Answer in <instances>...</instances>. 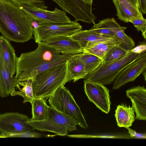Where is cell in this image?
<instances>
[{
    "label": "cell",
    "mask_w": 146,
    "mask_h": 146,
    "mask_svg": "<svg viewBox=\"0 0 146 146\" xmlns=\"http://www.w3.org/2000/svg\"><path fill=\"white\" fill-rule=\"evenodd\" d=\"M73 55L61 54L58 56L36 68L32 69L17 77H15L18 82H23L32 79L36 75L52 67L67 62Z\"/></svg>",
    "instance_id": "cell-16"
},
{
    "label": "cell",
    "mask_w": 146,
    "mask_h": 146,
    "mask_svg": "<svg viewBox=\"0 0 146 146\" xmlns=\"http://www.w3.org/2000/svg\"><path fill=\"white\" fill-rule=\"evenodd\" d=\"M115 117L118 126L125 128L131 127L135 119L134 111L132 107L123 104L117 106Z\"/></svg>",
    "instance_id": "cell-22"
},
{
    "label": "cell",
    "mask_w": 146,
    "mask_h": 146,
    "mask_svg": "<svg viewBox=\"0 0 146 146\" xmlns=\"http://www.w3.org/2000/svg\"><path fill=\"white\" fill-rule=\"evenodd\" d=\"M82 30V27L76 21L66 23H42L33 28L35 42H45L50 39L60 36H71Z\"/></svg>",
    "instance_id": "cell-7"
},
{
    "label": "cell",
    "mask_w": 146,
    "mask_h": 146,
    "mask_svg": "<svg viewBox=\"0 0 146 146\" xmlns=\"http://www.w3.org/2000/svg\"><path fill=\"white\" fill-rule=\"evenodd\" d=\"M132 23L138 31H141L144 38H146V19L143 17H135L129 21Z\"/></svg>",
    "instance_id": "cell-29"
},
{
    "label": "cell",
    "mask_w": 146,
    "mask_h": 146,
    "mask_svg": "<svg viewBox=\"0 0 146 146\" xmlns=\"http://www.w3.org/2000/svg\"><path fill=\"white\" fill-rule=\"evenodd\" d=\"M84 2L90 4H92L93 0H81Z\"/></svg>",
    "instance_id": "cell-37"
},
{
    "label": "cell",
    "mask_w": 146,
    "mask_h": 146,
    "mask_svg": "<svg viewBox=\"0 0 146 146\" xmlns=\"http://www.w3.org/2000/svg\"><path fill=\"white\" fill-rule=\"evenodd\" d=\"M120 44V42L115 38L107 41L89 43L83 48L82 52L95 55L102 60L111 48Z\"/></svg>",
    "instance_id": "cell-18"
},
{
    "label": "cell",
    "mask_w": 146,
    "mask_h": 146,
    "mask_svg": "<svg viewBox=\"0 0 146 146\" xmlns=\"http://www.w3.org/2000/svg\"><path fill=\"white\" fill-rule=\"evenodd\" d=\"M17 4H27L34 5L38 8L47 9L48 7L44 3L46 0H10Z\"/></svg>",
    "instance_id": "cell-31"
},
{
    "label": "cell",
    "mask_w": 146,
    "mask_h": 146,
    "mask_svg": "<svg viewBox=\"0 0 146 146\" xmlns=\"http://www.w3.org/2000/svg\"><path fill=\"white\" fill-rule=\"evenodd\" d=\"M32 105V117L31 119L35 121L47 119L48 117L49 106L46 100L42 98H36L31 103Z\"/></svg>",
    "instance_id": "cell-23"
},
{
    "label": "cell",
    "mask_w": 146,
    "mask_h": 146,
    "mask_svg": "<svg viewBox=\"0 0 146 146\" xmlns=\"http://www.w3.org/2000/svg\"><path fill=\"white\" fill-rule=\"evenodd\" d=\"M32 19L18 4L10 0H0V32L10 42H24L33 35Z\"/></svg>",
    "instance_id": "cell-1"
},
{
    "label": "cell",
    "mask_w": 146,
    "mask_h": 146,
    "mask_svg": "<svg viewBox=\"0 0 146 146\" xmlns=\"http://www.w3.org/2000/svg\"><path fill=\"white\" fill-rule=\"evenodd\" d=\"M27 122L34 129L52 132L60 136H65L77 129V125L74 121L50 106L47 119L35 121L29 118Z\"/></svg>",
    "instance_id": "cell-6"
},
{
    "label": "cell",
    "mask_w": 146,
    "mask_h": 146,
    "mask_svg": "<svg viewBox=\"0 0 146 146\" xmlns=\"http://www.w3.org/2000/svg\"><path fill=\"white\" fill-rule=\"evenodd\" d=\"M139 6L138 10L139 12L143 14L146 13V0H139Z\"/></svg>",
    "instance_id": "cell-35"
},
{
    "label": "cell",
    "mask_w": 146,
    "mask_h": 146,
    "mask_svg": "<svg viewBox=\"0 0 146 146\" xmlns=\"http://www.w3.org/2000/svg\"><path fill=\"white\" fill-rule=\"evenodd\" d=\"M56 3L63 10L71 15L77 21L93 24L96 17L92 13V5L81 0H51Z\"/></svg>",
    "instance_id": "cell-9"
},
{
    "label": "cell",
    "mask_w": 146,
    "mask_h": 146,
    "mask_svg": "<svg viewBox=\"0 0 146 146\" xmlns=\"http://www.w3.org/2000/svg\"><path fill=\"white\" fill-rule=\"evenodd\" d=\"M126 128L128 130L129 133L131 137L137 138L146 139L145 134L137 133L135 131L131 129L129 127H127Z\"/></svg>",
    "instance_id": "cell-34"
},
{
    "label": "cell",
    "mask_w": 146,
    "mask_h": 146,
    "mask_svg": "<svg viewBox=\"0 0 146 146\" xmlns=\"http://www.w3.org/2000/svg\"><path fill=\"white\" fill-rule=\"evenodd\" d=\"M70 36L77 42L83 49L89 43L107 41L115 38L95 33L90 29L82 30Z\"/></svg>",
    "instance_id": "cell-20"
},
{
    "label": "cell",
    "mask_w": 146,
    "mask_h": 146,
    "mask_svg": "<svg viewBox=\"0 0 146 146\" xmlns=\"http://www.w3.org/2000/svg\"><path fill=\"white\" fill-rule=\"evenodd\" d=\"M48 98L50 106L70 118L77 125L84 129L88 127L80 107L64 86L59 87Z\"/></svg>",
    "instance_id": "cell-3"
},
{
    "label": "cell",
    "mask_w": 146,
    "mask_h": 146,
    "mask_svg": "<svg viewBox=\"0 0 146 146\" xmlns=\"http://www.w3.org/2000/svg\"><path fill=\"white\" fill-rule=\"evenodd\" d=\"M129 52L121 47L119 44L117 45L108 52L102 60V63L108 64L120 59L124 57Z\"/></svg>",
    "instance_id": "cell-27"
},
{
    "label": "cell",
    "mask_w": 146,
    "mask_h": 146,
    "mask_svg": "<svg viewBox=\"0 0 146 146\" xmlns=\"http://www.w3.org/2000/svg\"><path fill=\"white\" fill-rule=\"evenodd\" d=\"M29 119L27 115L17 112L0 114L1 134L18 133L34 130L27 122Z\"/></svg>",
    "instance_id": "cell-10"
},
{
    "label": "cell",
    "mask_w": 146,
    "mask_h": 146,
    "mask_svg": "<svg viewBox=\"0 0 146 146\" xmlns=\"http://www.w3.org/2000/svg\"><path fill=\"white\" fill-rule=\"evenodd\" d=\"M32 80L29 79L23 82H18L15 88L12 90L10 95L12 96H19L23 98V103L32 102L35 97L33 95L32 87Z\"/></svg>",
    "instance_id": "cell-24"
},
{
    "label": "cell",
    "mask_w": 146,
    "mask_h": 146,
    "mask_svg": "<svg viewBox=\"0 0 146 146\" xmlns=\"http://www.w3.org/2000/svg\"><path fill=\"white\" fill-rule=\"evenodd\" d=\"M35 98L46 100L60 86L70 82L67 62L52 67L39 73L32 79Z\"/></svg>",
    "instance_id": "cell-2"
},
{
    "label": "cell",
    "mask_w": 146,
    "mask_h": 146,
    "mask_svg": "<svg viewBox=\"0 0 146 146\" xmlns=\"http://www.w3.org/2000/svg\"><path fill=\"white\" fill-rule=\"evenodd\" d=\"M127 27H124L118 30L115 34V38L120 42L119 45L127 52L130 51L135 46V42L130 36L124 33Z\"/></svg>",
    "instance_id": "cell-28"
},
{
    "label": "cell",
    "mask_w": 146,
    "mask_h": 146,
    "mask_svg": "<svg viewBox=\"0 0 146 146\" xmlns=\"http://www.w3.org/2000/svg\"><path fill=\"white\" fill-rule=\"evenodd\" d=\"M117 11L116 15L120 20L126 23L134 18H142L143 15H137L125 7L121 3L117 0H112Z\"/></svg>",
    "instance_id": "cell-25"
},
{
    "label": "cell",
    "mask_w": 146,
    "mask_h": 146,
    "mask_svg": "<svg viewBox=\"0 0 146 146\" xmlns=\"http://www.w3.org/2000/svg\"><path fill=\"white\" fill-rule=\"evenodd\" d=\"M142 74H143V75L144 77V78H145V81H146V70H145L143 72V73H142Z\"/></svg>",
    "instance_id": "cell-38"
},
{
    "label": "cell",
    "mask_w": 146,
    "mask_h": 146,
    "mask_svg": "<svg viewBox=\"0 0 146 146\" xmlns=\"http://www.w3.org/2000/svg\"><path fill=\"white\" fill-rule=\"evenodd\" d=\"M45 42L62 54L74 55L82 52L79 44L70 36H60L51 38Z\"/></svg>",
    "instance_id": "cell-14"
},
{
    "label": "cell",
    "mask_w": 146,
    "mask_h": 146,
    "mask_svg": "<svg viewBox=\"0 0 146 146\" xmlns=\"http://www.w3.org/2000/svg\"><path fill=\"white\" fill-rule=\"evenodd\" d=\"M146 53L129 64L116 77L113 82V89L117 90L127 83L134 81L146 70Z\"/></svg>",
    "instance_id": "cell-12"
},
{
    "label": "cell",
    "mask_w": 146,
    "mask_h": 146,
    "mask_svg": "<svg viewBox=\"0 0 146 146\" xmlns=\"http://www.w3.org/2000/svg\"><path fill=\"white\" fill-rule=\"evenodd\" d=\"M84 83V91L89 100L102 112L108 113L111 104L108 89L98 82H88Z\"/></svg>",
    "instance_id": "cell-11"
},
{
    "label": "cell",
    "mask_w": 146,
    "mask_h": 146,
    "mask_svg": "<svg viewBox=\"0 0 146 146\" xmlns=\"http://www.w3.org/2000/svg\"><path fill=\"white\" fill-rule=\"evenodd\" d=\"M127 96L132 102V107L136 113L135 119L146 120V89L139 86L127 90Z\"/></svg>",
    "instance_id": "cell-13"
},
{
    "label": "cell",
    "mask_w": 146,
    "mask_h": 146,
    "mask_svg": "<svg viewBox=\"0 0 146 146\" xmlns=\"http://www.w3.org/2000/svg\"><path fill=\"white\" fill-rule=\"evenodd\" d=\"M129 2L138 10L139 6V0H128Z\"/></svg>",
    "instance_id": "cell-36"
},
{
    "label": "cell",
    "mask_w": 146,
    "mask_h": 146,
    "mask_svg": "<svg viewBox=\"0 0 146 146\" xmlns=\"http://www.w3.org/2000/svg\"><path fill=\"white\" fill-rule=\"evenodd\" d=\"M131 51L133 52L140 54L146 51V44L145 42L141 43V44L134 47Z\"/></svg>",
    "instance_id": "cell-33"
},
{
    "label": "cell",
    "mask_w": 146,
    "mask_h": 146,
    "mask_svg": "<svg viewBox=\"0 0 146 146\" xmlns=\"http://www.w3.org/2000/svg\"><path fill=\"white\" fill-rule=\"evenodd\" d=\"M42 134L32 131L21 132L18 133L1 134L0 137H31L37 138L42 137Z\"/></svg>",
    "instance_id": "cell-30"
},
{
    "label": "cell",
    "mask_w": 146,
    "mask_h": 146,
    "mask_svg": "<svg viewBox=\"0 0 146 146\" xmlns=\"http://www.w3.org/2000/svg\"><path fill=\"white\" fill-rule=\"evenodd\" d=\"M123 27L120 25L114 18H111L104 19L97 24L95 23L90 29L95 33L115 38L116 31Z\"/></svg>",
    "instance_id": "cell-21"
},
{
    "label": "cell",
    "mask_w": 146,
    "mask_h": 146,
    "mask_svg": "<svg viewBox=\"0 0 146 146\" xmlns=\"http://www.w3.org/2000/svg\"><path fill=\"white\" fill-rule=\"evenodd\" d=\"M18 82L11 75L0 50V97L3 98L10 95Z\"/></svg>",
    "instance_id": "cell-15"
},
{
    "label": "cell",
    "mask_w": 146,
    "mask_h": 146,
    "mask_svg": "<svg viewBox=\"0 0 146 146\" xmlns=\"http://www.w3.org/2000/svg\"><path fill=\"white\" fill-rule=\"evenodd\" d=\"M68 75L70 82L84 79L88 74L86 70L79 53L73 55L67 61Z\"/></svg>",
    "instance_id": "cell-17"
},
{
    "label": "cell",
    "mask_w": 146,
    "mask_h": 146,
    "mask_svg": "<svg viewBox=\"0 0 146 146\" xmlns=\"http://www.w3.org/2000/svg\"><path fill=\"white\" fill-rule=\"evenodd\" d=\"M121 3L125 7L134 13L139 15H142L139 11L134 7L128 0H117Z\"/></svg>",
    "instance_id": "cell-32"
},
{
    "label": "cell",
    "mask_w": 146,
    "mask_h": 146,
    "mask_svg": "<svg viewBox=\"0 0 146 146\" xmlns=\"http://www.w3.org/2000/svg\"><path fill=\"white\" fill-rule=\"evenodd\" d=\"M17 4L31 19L39 23H66L72 21L66 12L57 7L53 11H50L29 4Z\"/></svg>",
    "instance_id": "cell-8"
},
{
    "label": "cell",
    "mask_w": 146,
    "mask_h": 146,
    "mask_svg": "<svg viewBox=\"0 0 146 146\" xmlns=\"http://www.w3.org/2000/svg\"><path fill=\"white\" fill-rule=\"evenodd\" d=\"M0 50L11 75L14 76L16 71L17 57L10 42L2 36H0Z\"/></svg>",
    "instance_id": "cell-19"
},
{
    "label": "cell",
    "mask_w": 146,
    "mask_h": 146,
    "mask_svg": "<svg viewBox=\"0 0 146 146\" xmlns=\"http://www.w3.org/2000/svg\"><path fill=\"white\" fill-rule=\"evenodd\" d=\"M37 44L38 47L35 50L23 53L17 57L15 77L48 62L62 54L45 42Z\"/></svg>",
    "instance_id": "cell-4"
},
{
    "label": "cell",
    "mask_w": 146,
    "mask_h": 146,
    "mask_svg": "<svg viewBox=\"0 0 146 146\" xmlns=\"http://www.w3.org/2000/svg\"><path fill=\"white\" fill-rule=\"evenodd\" d=\"M145 52L139 54L132 52L130 50L120 59L108 64L101 63L95 70L88 74L84 78V82H95L104 85L111 84L124 68L141 56Z\"/></svg>",
    "instance_id": "cell-5"
},
{
    "label": "cell",
    "mask_w": 146,
    "mask_h": 146,
    "mask_svg": "<svg viewBox=\"0 0 146 146\" xmlns=\"http://www.w3.org/2000/svg\"><path fill=\"white\" fill-rule=\"evenodd\" d=\"M86 71L89 73L95 70L102 63V60L93 54L82 52L79 53Z\"/></svg>",
    "instance_id": "cell-26"
}]
</instances>
